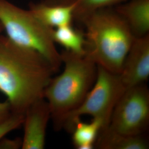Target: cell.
<instances>
[{
	"label": "cell",
	"mask_w": 149,
	"mask_h": 149,
	"mask_svg": "<svg viewBox=\"0 0 149 149\" xmlns=\"http://www.w3.org/2000/svg\"><path fill=\"white\" fill-rule=\"evenodd\" d=\"M56 71L42 55L0 34V92L13 113L44 98V91Z\"/></svg>",
	"instance_id": "1"
},
{
	"label": "cell",
	"mask_w": 149,
	"mask_h": 149,
	"mask_svg": "<svg viewBox=\"0 0 149 149\" xmlns=\"http://www.w3.org/2000/svg\"><path fill=\"white\" fill-rule=\"evenodd\" d=\"M80 22L85 28L86 57L120 74L135 38L127 23L111 7L95 11Z\"/></svg>",
	"instance_id": "2"
},
{
	"label": "cell",
	"mask_w": 149,
	"mask_h": 149,
	"mask_svg": "<svg viewBox=\"0 0 149 149\" xmlns=\"http://www.w3.org/2000/svg\"><path fill=\"white\" fill-rule=\"evenodd\" d=\"M60 54L64 70L51 79L44 91L56 131L62 129L64 117L84 101L95 82L97 72V65L85 56L65 50Z\"/></svg>",
	"instance_id": "3"
},
{
	"label": "cell",
	"mask_w": 149,
	"mask_h": 149,
	"mask_svg": "<svg viewBox=\"0 0 149 149\" xmlns=\"http://www.w3.org/2000/svg\"><path fill=\"white\" fill-rule=\"evenodd\" d=\"M0 23L12 41L40 54L58 71L62 61L52 38V28L43 24L29 10L7 0H0Z\"/></svg>",
	"instance_id": "4"
},
{
	"label": "cell",
	"mask_w": 149,
	"mask_h": 149,
	"mask_svg": "<svg viewBox=\"0 0 149 149\" xmlns=\"http://www.w3.org/2000/svg\"><path fill=\"white\" fill-rule=\"evenodd\" d=\"M125 91L119 74L97 65L93 85L80 106L64 117L62 128L71 133L74 123L84 115L100 120L102 130L107 128L114 108Z\"/></svg>",
	"instance_id": "5"
},
{
	"label": "cell",
	"mask_w": 149,
	"mask_h": 149,
	"mask_svg": "<svg viewBox=\"0 0 149 149\" xmlns=\"http://www.w3.org/2000/svg\"><path fill=\"white\" fill-rule=\"evenodd\" d=\"M149 124V90L145 83L130 88L118 101L107 128L127 135H142Z\"/></svg>",
	"instance_id": "6"
},
{
	"label": "cell",
	"mask_w": 149,
	"mask_h": 149,
	"mask_svg": "<svg viewBox=\"0 0 149 149\" xmlns=\"http://www.w3.org/2000/svg\"><path fill=\"white\" fill-rule=\"evenodd\" d=\"M119 76L127 90L145 83L149 77V34L135 38Z\"/></svg>",
	"instance_id": "7"
},
{
	"label": "cell",
	"mask_w": 149,
	"mask_h": 149,
	"mask_svg": "<svg viewBox=\"0 0 149 149\" xmlns=\"http://www.w3.org/2000/svg\"><path fill=\"white\" fill-rule=\"evenodd\" d=\"M51 119L48 102L42 98L33 102L24 114L22 149H43L45 146L48 123Z\"/></svg>",
	"instance_id": "8"
},
{
	"label": "cell",
	"mask_w": 149,
	"mask_h": 149,
	"mask_svg": "<svg viewBox=\"0 0 149 149\" xmlns=\"http://www.w3.org/2000/svg\"><path fill=\"white\" fill-rule=\"evenodd\" d=\"M114 9L127 23L135 37L149 34V0H128L114 6Z\"/></svg>",
	"instance_id": "9"
},
{
	"label": "cell",
	"mask_w": 149,
	"mask_h": 149,
	"mask_svg": "<svg viewBox=\"0 0 149 149\" xmlns=\"http://www.w3.org/2000/svg\"><path fill=\"white\" fill-rule=\"evenodd\" d=\"M29 10L43 24L50 28L72 24L74 19V5H56L46 3L31 2Z\"/></svg>",
	"instance_id": "10"
},
{
	"label": "cell",
	"mask_w": 149,
	"mask_h": 149,
	"mask_svg": "<svg viewBox=\"0 0 149 149\" xmlns=\"http://www.w3.org/2000/svg\"><path fill=\"white\" fill-rule=\"evenodd\" d=\"M95 147L100 149H147L149 143L144 134L124 135L106 128L100 131Z\"/></svg>",
	"instance_id": "11"
},
{
	"label": "cell",
	"mask_w": 149,
	"mask_h": 149,
	"mask_svg": "<svg viewBox=\"0 0 149 149\" xmlns=\"http://www.w3.org/2000/svg\"><path fill=\"white\" fill-rule=\"evenodd\" d=\"M52 35L54 43L63 47L65 50L81 56L85 55L84 33L74 28L72 24L54 28Z\"/></svg>",
	"instance_id": "12"
},
{
	"label": "cell",
	"mask_w": 149,
	"mask_h": 149,
	"mask_svg": "<svg viewBox=\"0 0 149 149\" xmlns=\"http://www.w3.org/2000/svg\"><path fill=\"white\" fill-rule=\"evenodd\" d=\"M102 129V124L99 120L92 119L90 123H84L81 121V119H78L71 132L74 147L78 149H93Z\"/></svg>",
	"instance_id": "13"
},
{
	"label": "cell",
	"mask_w": 149,
	"mask_h": 149,
	"mask_svg": "<svg viewBox=\"0 0 149 149\" xmlns=\"http://www.w3.org/2000/svg\"><path fill=\"white\" fill-rule=\"evenodd\" d=\"M128 0H44L43 2L50 5H74V19L80 21L81 19L95 11L118 5Z\"/></svg>",
	"instance_id": "14"
},
{
	"label": "cell",
	"mask_w": 149,
	"mask_h": 149,
	"mask_svg": "<svg viewBox=\"0 0 149 149\" xmlns=\"http://www.w3.org/2000/svg\"><path fill=\"white\" fill-rule=\"evenodd\" d=\"M24 114L13 113L5 122L0 124V140L7 134L22 126Z\"/></svg>",
	"instance_id": "15"
},
{
	"label": "cell",
	"mask_w": 149,
	"mask_h": 149,
	"mask_svg": "<svg viewBox=\"0 0 149 149\" xmlns=\"http://www.w3.org/2000/svg\"><path fill=\"white\" fill-rule=\"evenodd\" d=\"M22 140L20 138L8 139L5 136L0 140V149H19L22 148Z\"/></svg>",
	"instance_id": "16"
},
{
	"label": "cell",
	"mask_w": 149,
	"mask_h": 149,
	"mask_svg": "<svg viewBox=\"0 0 149 149\" xmlns=\"http://www.w3.org/2000/svg\"><path fill=\"white\" fill-rule=\"evenodd\" d=\"M13 113L8 102L7 100L5 102H0V124L5 122Z\"/></svg>",
	"instance_id": "17"
},
{
	"label": "cell",
	"mask_w": 149,
	"mask_h": 149,
	"mask_svg": "<svg viewBox=\"0 0 149 149\" xmlns=\"http://www.w3.org/2000/svg\"><path fill=\"white\" fill-rule=\"evenodd\" d=\"M3 31V28L2 26V24L0 23V34L2 33V32Z\"/></svg>",
	"instance_id": "18"
}]
</instances>
